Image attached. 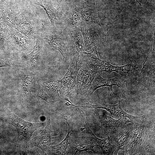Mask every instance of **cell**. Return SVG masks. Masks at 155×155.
<instances>
[{"instance_id":"1","label":"cell","mask_w":155,"mask_h":155,"mask_svg":"<svg viewBox=\"0 0 155 155\" xmlns=\"http://www.w3.org/2000/svg\"><path fill=\"white\" fill-rule=\"evenodd\" d=\"M81 29L84 42V51L95 46L100 47L104 45L108 32L99 25L85 23Z\"/></svg>"},{"instance_id":"2","label":"cell","mask_w":155,"mask_h":155,"mask_svg":"<svg viewBox=\"0 0 155 155\" xmlns=\"http://www.w3.org/2000/svg\"><path fill=\"white\" fill-rule=\"evenodd\" d=\"M80 7L75 3L69 4L59 13V20L61 29L68 33L77 28H80L85 23L80 13Z\"/></svg>"},{"instance_id":"3","label":"cell","mask_w":155,"mask_h":155,"mask_svg":"<svg viewBox=\"0 0 155 155\" xmlns=\"http://www.w3.org/2000/svg\"><path fill=\"white\" fill-rule=\"evenodd\" d=\"M45 39L52 47L59 51L62 56L63 61L66 62L72 47L69 44L70 38L68 33L62 29L55 31L47 32Z\"/></svg>"},{"instance_id":"4","label":"cell","mask_w":155,"mask_h":155,"mask_svg":"<svg viewBox=\"0 0 155 155\" xmlns=\"http://www.w3.org/2000/svg\"><path fill=\"white\" fill-rule=\"evenodd\" d=\"M83 63V55H73L72 62L67 73L60 80V96L68 95L74 88L78 73Z\"/></svg>"},{"instance_id":"5","label":"cell","mask_w":155,"mask_h":155,"mask_svg":"<svg viewBox=\"0 0 155 155\" xmlns=\"http://www.w3.org/2000/svg\"><path fill=\"white\" fill-rule=\"evenodd\" d=\"M137 125L125 148L129 154H138L148 146L146 145L147 135L146 127L142 124Z\"/></svg>"},{"instance_id":"6","label":"cell","mask_w":155,"mask_h":155,"mask_svg":"<svg viewBox=\"0 0 155 155\" xmlns=\"http://www.w3.org/2000/svg\"><path fill=\"white\" fill-rule=\"evenodd\" d=\"M80 10L82 19L85 23L97 24L108 32V26L111 23L109 19L105 17L104 14L90 6L86 2L84 3L82 7H80Z\"/></svg>"},{"instance_id":"7","label":"cell","mask_w":155,"mask_h":155,"mask_svg":"<svg viewBox=\"0 0 155 155\" xmlns=\"http://www.w3.org/2000/svg\"><path fill=\"white\" fill-rule=\"evenodd\" d=\"M118 103L116 104H92L88 102L86 104L90 108L97 109L98 108H102L107 111L110 113L111 115L119 118L122 117H127L131 121L136 124H142L146 121V118L144 115L140 116H135L129 114L123 110L120 104L121 98H119Z\"/></svg>"},{"instance_id":"8","label":"cell","mask_w":155,"mask_h":155,"mask_svg":"<svg viewBox=\"0 0 155 155\" xmlns=\"http://www.w3.org/2000/svg\"><path fill=\"white\" fill-rule=\"evenodd\" d=\"M84 63L96 73H100L103 71L111 72L115 71L126 77L127 74L124 67L130 65H126L120 67L113 65L108 61L101 60H95L90 58L83 57Z\"/></svg>"},{"instance_id":"9","label":"cell","mask_w":155,"mask_h":155,"mask_svg":"<svg viewBox=\"0 0 155 155\" xmlns=\"http://www.w3.org/2000/svg\"><path fill=\"white\" fill-rule=\"evenodd\" d=\"M96 74L83 62L78 73L76 79L78 94H87Z\"/></svg>"},{"instance_id":"10","label":"cell","mask_w":155,"mask_h":155,"mask_svg":"<svg viewBox=\"0 0 155 155\" xmlns=\"http://www.w3.org/2000/svg\"><path fill=\"white\" fill-rule=\"evenodd\" d=\"M9 123L16 129L18 134L23 135L26 138V146L33 133L38 128L42 126V123H34L26 121L14 114L10 115Z\"/></svg>"},{"instance_id":"11","label":"cell","mask_w":155,"mask_h":155,"mask_svg":"<svg viewBox=\"0 0 155 155\" xmlns=\"http://www.w3.org/2000/svg\"><path fill=\"white\" fill-rule=\"evenodd\" d=\"M15 28L29 39L35 38L36 29L33 22L29 16L24 12L18 11L16 21Z\"/></svg>"},{"instance_id":"12","label":"cell","mask_w":155,"mask_h":155,"mask_svg":"<svg viewBox=\"0 0 155 155\" xmlns=\"http://www.w3.org/2000/svg\"><path fill=\"white\" fill-rule=\"evenodd\" d=\"M126 77L123 76L111 79L103 78L100 75V73H96L93 83L88 90L87 94L92 95L97 89L101 87L109 86L113 92L112 87L113 86H117L119 87L122 92L125 95V83L127 81Z\"/></svg>"},{"instance_id":"13","label":"cell","mask_w":155,"mask_h":155,"mask_svg":"<svg viewBox=\"0 0 155 155\" xmlns=\"http://www.w3.org/2000/svg\"><path fill=\"white\" fill-rule=\"evenodd\" d=\"M60 80L48 82L42 86L39 93L42 99L48 102H55L61 99Z\"/></svg>"},{"instance_id":"14","label":"cell","mask_w":155,"mask_h":155,"mask_svg":"<svg viewBox=\"0 0 155 155\" xmlns=\"http://www.w3.org/2000/svg\"><path fill=\"white\" fill-rule=\"evenodd\" d=\"M0 11L1 17L7 25L11 28H15L16 17L18 10L12 1L3 0Z\"/></svg>"},{"instance_id":"15","label":"cell","mask_w":155,"mask_h":155,"mask_svg":"<svg viewBox=\"0 0 155 155\" xmlns=\"http://www.w3.org/2000/svg\"><path fill=\"white\" fill-rule=\"evenodd\" d=\"M50 123V121L49 119L45 128L40 133L34 137L30 142L32 146L37 147L41 149L44 154H46V150L54 138L51 135V132L55 131L51 130Z\"/></svg>"},{"instance_id":"16","label":"cell","mask_w":155,"mask_h":155,"mask_svg":"<svg viewBox=\"0 0 155 155\" xmlns=\"http://www.w3.org/2000/svg\"><path fill=\"white\" fill-rule=\"evenodd\" d=\"M92 110L98 117L102 125L108 131H110L113 129L123 127L127 123L131 122L126 119V117H122L119 118L118 119H116L106 115L104 112L102 115H100L96 110Z\"/></svg>"},{"instance_id":"17","label":"cell","mask_w":155,"mask_h":155,"mask_svg":"<svg viewBox=\"0 0 155 155\" xmlns=\"http://www.w3.org/2000/svg\"><path fill=\"white\" fill-rule=\"evenodd\" d=\"M74 55L81 56L84 51V42L80 28L68 32Z\"/></svg>"},{"instance_id":"18","label":"cell","mask_w":155,"mask_h":155,"mask_svg":"<svg viewBox=\"0 0 155 155\" xmlns=\"http://www.w3.org/2000/svg\"><path fill=\"white\" fill-rule=\"evenodd\" d=\"M124 127H122V129H119V131L117 132V133L116 134L114 138L116 143L114 153L115 155L117 154L119 150H125L133 131L132 130L131 131L132 129H131V126H129L128 125L127 126L126 125Z\"/></svg>"},{"instance_id":"19","label":"cell","mask_w":155,"mask_h":155,"mask_svg":"<svg viewBox=\"0 0 155 155\" xmlns=\"http://www.w3.org/2000/svg\"><path fill=\"white\" fill-rule=\"evenodd\" d=\"M33 3L42 7L45 11L52 25L55 26V22L59 19V13L54 7L51 0H32Z\"/></svg>"},{"instance_id":"20","label":"cell","mask_w":155,"mask_h":155,"mask_svg":"<svg viewBox=\"0 0 155 155\" xmlns=\"http://www.w3.org/2000/svg\"><path fill=\"white\" fill-rule=\"evenodd\" d=\"M11 29L7 39L20 49L24 50L28 49L30 45V39L27 38L15 28Z\"/></svg>"},{"instance_id":"21","label":"cell","mask_w":155,"mask_h":155,"mask_svg":"<svg viewBox=\"0 0 155 155\" xmlns=\"http://www.w3.org/2000/svg\"><path fill=\"white\" fill-rule=\"evenodd\" d=\"M89 131L91 133L92 139L95 140L101 149L104 155H113L116 146L112 144L110 142V139L108 134L106 138L101 139L96 137L92 133L90 129Z\"/></svg>"},{"instance_id":"22","label":"cell","mask_w":155,"mask_h":155,"mask_svg":"<svg viewBox=\"0 0 155 155\" xmlns=\"http://www.w3.org/2000/svg\"><path fill=\"white\" fill-rule=\"evenodd\" d=\"M43 43L42 39L37 37L32 51L26 56L33 66L35 65L37 63L41 52Z\"/></svg>"},{"instance_id":"23","label":"cell","mask_w":155,"mask_h":155,"mask_svg":"<svg viewBox=\"0 0 155 155\" xmlns=\"http://www.w3.org/2000/svg\"><path fill=\"white\" fill-rule=\"evenodd\" d=\"M67 123L68 126V130L66 136L63 140L57 145L52 147V149L53 151L56 153L62 155L67 151V149L68 147L69 142V137L70 133L72 131L71 127L69 124L67 120Z\"/></svg>"},{"instance_id":"24","label":"cell","mask_w":155,"mask_h":155,"mask_svg":"<svg viewBox=\"0 0 155 155\" xmlns=\"http://www.w3.org/2000/svg\"><path fill=\"white\" fill-rule=\"evenodd\" d=\"M22 85L23 89L26 92L33 90L35 86L33 75L31 74L25 75L22 79Z\"/></svg>"},{"instance_id":"25","label":"cell","mask_w":155,"mask_h":155,"mask_svg":"<svg viewBox=\"0 0 155 155\" xmlns=\"http://www.w3.org/2000/svg\"><path fill=\"white\" fill-rule=\"evenodd\" d=\"M2 18H0V44L3 46L5 40L7 39L9 34V30Z\"/></svg>"},{"instance_id":"26","label":"cell","mask_w":155,"mask_h":155,"mask_svg":"<svg viewBox=\"0 0 155 155\" xmlns=\"http://www.w3.org/2000/svg\"><path fill=\"white\" fill-rule=\"evenodd\" d=\"M25 67L24 63L17 62L7 58L0 57V68L3 67Z\"/></svg>"},{"instance_id":"27","label":"cell","mask_w":155,"mask_h":155,"mask_svg":"<svg viewBox=\"0 0 155 155\" xmlns=\"http://www.w3.org/2000/svg\"><path fill=\"white\" fill-rule=\"evenodd\" d=\"M96 146H97V145H94L86 144H80L76 146V152H79L80 153L82 151H87V150H90L93 151L94 154H95L94 148Z\"/></svg>"},{"instance_id":"28","label":"cell","mask_w":155,"mask_h":155,"mask_svg":"<svg viewBox=\"0 0 155 155\" xmlns=\"http://www.w3.org/2000/svg\"><path fill=\"white\" fill-rule=\"evenodd\" d=\"M97 47V46H95L89 50L83 51L82 53L87 55L92 59L100 60L98 53Z\"/></svg>"},{"instance_id":"29","label":"cell","mask_w":155,"mask_h":155,"mask_svg":"<svg viewBox=\"0 0 155 155\" xmlns=\"http://www.w3.org/2000/svg\"><path fill=\"white\" fill-rule=\"evenodd\" d=\"M65 100L67 101H68V102L66 103H65V105L67 106H74L76 107H83L85 108H89V107L87 106H76L73 104L69 100L68 98L67 97H65Z\"/></svg>"},{"instance_id":"30","label":"cell","mask_w":155,"mask_h":155,"mask_svg":"<svg viewBox=\"0 0 155 155\" xmlns=\"http://www.w3.org/2000/svg\"><path fill=\"white\" fill-rule=\"evenodd\" d=\"M63 0H56L59 7H60V5L61 3H62Z\"/></svg>"},{"instance_id":"31","label":"cell","mask_w":155,"mask_h":155,"mask_svg":"<svg viewBox=\"0 0 155 155\" xmlns=\"http://www.w3.org/2000/svg\"><path fill=\"white\" fill-rule=\"evenodd\" d=\"M2 0H0V9L1 6V5Z\"/></svg>"},{"instance_id":"32","label":"cell","mask_w":155,"mask_h":155,"mask_svg":"<svg viewBox=\"0 0 155 155\" xmlns=\"http://www.w3.org/2000/svg\"><path fill=\"white\" fill-rule=\"evenodd\" d=\"M1 11H0V16H1Z\"/></svg>"}]
</instances>
